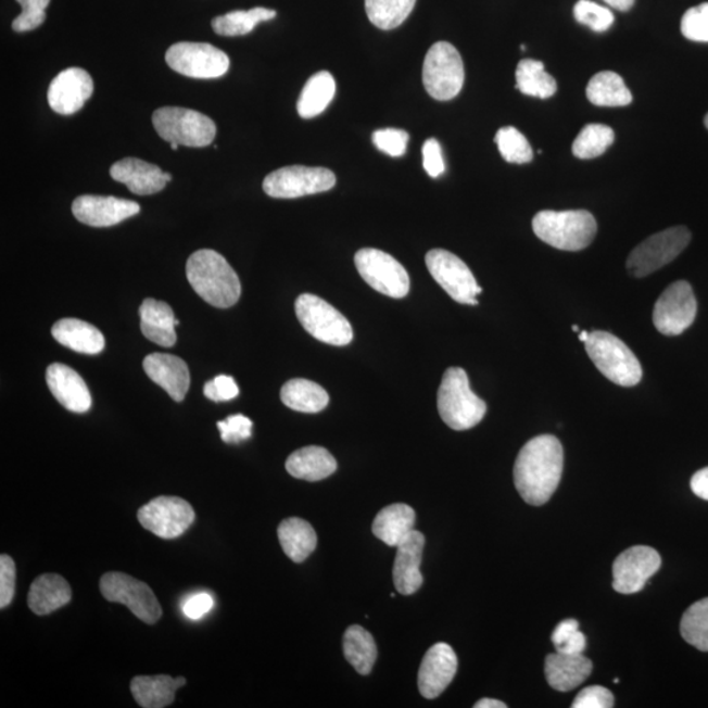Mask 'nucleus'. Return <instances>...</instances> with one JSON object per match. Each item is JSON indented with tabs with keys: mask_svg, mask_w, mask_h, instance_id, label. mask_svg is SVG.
<instances>
[{
	"mask_svg": "<svg viewBox=\"0 0 708 708\" xmlns=\"http://www.w3.org/2000/svg\"><path fill=\"white\" fill-rule=\"evenodd\" d=\"M565 452L554 435L543 434L524 445L515 464L518 493L530 505L546 504L560 483Z\"/></svg>",
	"mask_w": 708,
	"mask_h": 708,
	"instance_id": "1",
	"label": "nucleus"
},
{
	"mask_svg": "<svg viewBox=\"0 0 708 708\" xmlns=\"http://www.w3.org/2000/svg\"><path fill=\"white\" fill-rule=\"evenodd\" d=\"M187 278L194 292L214 307L229 308L242 293L236 270L213 250H200L188 258Z\"/></svg>",
	"mask_w": 708,
	"mask_h": 708,
	"instance_id": "2",
	"label": "nucleus"
},
{
	"mask_svg": "<svg viewBox=\"0 0 708 708\" xmlns=\"http://www.w3.org/2000/svg\"><path fill=\"white\" fill-rule=\"evenodd\" d=\"M438 407L441 419L454 431L477 427L486 413V404L472 393L469 376L463 368H448L442 377Z\"/></svg>",
	"mask_w": 708,
	"mask_h": 708,
	"instance_id": "3",
	"label": "nucleus"
},
{
	"mask_svg": "<svg viewBox=\"0 0 708 708\" xmlns=\"http://www.w3.org/2000/svg\"><path fill=\"white\" fill-rule=\"evenodd\" d=\"M533 231L556 250L577 252L593 242L597 223L586 211H543L533 218Z\"/></svg>",
	"mask_w": 708,
	"mask_h": 708,
	"instance_id": "4",
	"label": "nucleus"
},
{
	"mask_svg": "<svg viewBox=\"0 0 708 708\" xmlns=\"http://www.w3.org/2000/svg\"><path fill=\"white\" fill-rule=\"evenodd\" d=\"M586 353L596 368L612 383L632 388L642 381L640 359L621 339L609 332H591L585 341Z\"/></svg>",
	"mask_w": 708,
	"mask_h": 708,
	"instance_id": "5",
	"label": "nucleus"
},
{
	"mask_svg": "<svg viewBox=\"0 0 708 708\" xmlns=\"http://www.w3.org/2000/svg\"><path fill=\"white\" fill-rule=\"evenodd\" d=\"M157 135L169 143L187 148H205L217 136V126L212 118L198 111L164 106L153 115Z\"/></svg>",
	"mask_w": 708,
	"mask_h": 708,
	"instance_id": "6",
	"label": "nucleus"
},
{
	"mask_svg": "<svg viewBox=\"0 0 708 708\" xmlns=\"http://www.w3.org/2000/svg\"><path fill=\"white\" fill-rule=\"evenodd\" d=\"M422 84L435 100L457 98L465 84L463 56L452 43L435 42L428 50L422 66Z\"/></svg>",
	"mask_w": 708,
	"mask_h": 708,
	"instance_id": "7",
	"label": "nucleus"
},
{
	"mask_svg": "<svg viewBox=\"0 0 708 708\" xmlns=\"http://www.w3.org/2000/svg\"><path fill=\"white\" fill-rule=\"evenodd\" d=\"M295 314L302 327L321 343L344 346L353 340L350 321L319 296L300 295L295 302Z\"/></svg>",
	"mask_w": 708,
	"mask_h": 708,
	"instance_id": "8",
	"label": "nucleus"
},
{
	"mask_svg": "<svg viewBox=\"0 0 708 708\" xmlns=\"http://www.w3.org/2000/svg\"><path fill=\"white\" fill-rule=\"evenodd\" d=\"M692 240V232L685 226L655 233L635 246L628 258V269L636 278H643L666 267L679 257Z\"/></svg>",
	"mask_w": 708,
	"mask_h": 708,
	"instance_id": "9",
	"label": "nucleus"
},
{
	"mask_svg": "<svg viewBox=\"0 0 708 708\" xmlns=\"http://www.w3.org/2000/svg\"><path fill=\"white\" fill-rule=\"evenodd\" d=\"M174 72L194 79H217L229 72L230 59L223 50L204 42H179L166 53Z\"/></svg>",
	"mask_w": 708,
	"mask_h": 708,
	"instance_id": "10",
	"label": "nucleus"
},
{
	"mask_svg": "<svg viewBox=\"0 0 708 708\" xmlns=\"http://www.w3.org/2000/svg\"><path fill=\"white\" fill-rule=\"evenodd\" d=\"M337 176L324 167L289 166L265 177L264 192L274 199H299L303 195L330 191Z\"/></svg>",
	"mask_w": 708,
	"mask_h": 708,
	"instance_id": "11",
	"label": "nucleus"
},
{
	"mask_svg": "<svg viewBox=\"0 0 708 708\" xmlns=\"http://www.w3.org/2000/svg\"><path fill=\"white\" fill-rule=\"evenodd\" d=\"M100 591L110 603L123 604L142 622L154 624L162 617L160 600L148 584L123 572L105 573Z\"/></svg>",
	"mask_w": 708,
	"mask_h": 708,
	"instance_id": "12",
	"label": "nucleus"
},
{
	"mask_svg": "<svg viewBox=\"0 0 708 708\" xmlns=\"http://www.w3.org/2000/svg\"><path fill=\"white\" fill-rule=\"evenodd\" d=\"M359 276L378 293L401 300L409 292V276L395 257L376 249L359 250L354 256Z\"/></svg>",
	"mask_w": 708,
	"mask_h": 708,
	"instance_id": "13",
	"label": "nucleus"
},
{
	"mask_svg": "<svg viewBox=\"0 0 708 708\" xmlns=\"http://www.w3.org/2000/svg\"><path fill=\"white\" fill-rule=\"evenodd\" d=\"M426 264L434 281L455 302L478 305L477 295L483 290L478 286L470 268L458 256L446 250L435 249L428 252Z\"/></svg>",
	"mask_w": 708,
	"mask_h": 708,
	"instance_id": "14",
	"label": "nucleus"
},
{
	"mask_svg": "<svg viewBox=\"0 0 708 708\" xmlns=\"http://www.w3.org/2000/svg\"><path fill=\"white\" fill-rule=\"evenodd\" d=\"M194 518L192 505L176 496L156 497L138 510L139 523L163 540L185 534Z\"/></svg>",
	"mask_w": 708,
	"mask_h": 708,
	"instance_id": "15",
	"label": "nucleus"
},
{
	"mask_svg": "<svg viewBox=\"0 0 708 708\" xmlns=\"http://www.w3.org/2000/svg\"><path fill=\"white\" fill-rule=\"evenodd\" d=\"M697 300L691 283L678 281L666 289L654 308L656 330L666 337H678L694 324Z\"/></svg>",
	"mask_w": 708,
	"mask_h": 708,
	"instance_id": "16",
	"label": "nucleus"
},
{
	"mask_svg": "<svg viewBox=\"0 0 708 708\" xmlns=\"http://www.w3.org/2000/svg\"><path fill=\"white\" fill-rule=\"evenodd\" d=\"M660 567L661 556L655 548L634 546L625 549L612 565V587L621 594L641 592Z\"/></svg>",
	"mask_w": 708,
	"mask_h": 708,
	"instance_id": "17",
	"label": "nucleus"
},
{
	"mask_svg": "<svg viewBox=\"0 0 708 708\" xmlns=\"http://www.w3.org/2000/svg\"><path fill=\"white\" fill-rule=\"evenodd\" d=\"M74 217L92 227H111L137 216L141 206L135 201L112 198V195H80L73 202Z\"/></svg>",
	"mask_w": 708,
	"mask_h": 708,
	"instance_id": "18",
	"label": "nucleus"
},
{
	"mask_svg": "<svg viewBox=\"0 0 708 708\" xmlns=\"http://www.w3.org/2000/svg\"><path fill=\"white\" fill-rule=\"evenodd\" d=\"M91 75L80 67H69L56 75L48 91L50 109L63 116L74 115L92 97Z\"/></svg>",
	"mask_w": 708,
	"mask_h": 708,
	"instance_id": "19",
	"label": "nucleus"
},
{
	"mask_svg": "<svg viewBox=\"0 0 708 708\" xmlns=\"http://www.w3.org/2000/svg\"><path fill=\"white\" fill-rule=\"evenodd\" d=\"M458 659L446 643L434 644L423 656L417 685L423 698L434 699L444 693L455 678Z\"/></svg>",
	"mask_w": 708,
	"mask_h": 708,
	"instance_id": "20",
	"label": "nucleus"
},
{
	"mask_svg": "<svg viewBox=\"0 0 708 708\" xmlns=\"http://www.w3.org/2000/svg\"><path fill=\"white\" fill-rule=\"evenodd\" d=\"M113 180L123 182L131 193L138 195L155 194L163 191L173 180V176L151 164L137 157H125L111 167Z\"/></svg>",
	"mask_w": 708,
	"mask_h": 708,
	"instance_id": "21",
	"label": "nucleus"
},
{
	"mask_svg": "<svg viewBox=\"0 0 708 708\" xmlns=\"http://www.w3.org/2000/svg\"><path fill=\"white\" fill-rule=\"evenodd\" d=\"M423 546H426V536L417 530L410 531L406 540L396 546L393 570L394 585L403 596H410L422 585L420 566Z\"/></svg>",
	"mask_w": 708,
	"mask_h": 708,
	"instance_id": "22",
	"label": "nucleus"
},
{
	"mask_svg": "<svg viewBox=\"0 0 708 708\" xmlns=\"http://www.w3.org/2000/svg\"><path fill=\"white\" fill-rule=\"evenodd\" d=\"M143 369L151 381L161 385L175 402H182L191 384L188 365L168 353H151L143 359Z\"/></svg>",
	"mask_w": 708,
	"mask_h": 708,
	"instance_id": "23",
	"label": "nucleus"
},
{
	"mask_svg": "<svg viewBox=\"0 0 708 708\" xmlns=\"http://www.w3.org/2000/svg\"><path fill=\"white\" fill-rule=\"evenodd\" d=\"M47 383L55 400L72 413L85 414L91 408V394L84 378L67 365H50L47 370Z\"/></svg>",
	"mask_w": 708,
	"mask_h": 708,
	"instance_id": "24",
	"label": "nucleus"
},
{
	"mask_svg": "<svg viewBox=\"0 0 708 708\" xmlns=\"http://www.w3.org/2000/svg\"><path fill=\"white\" fill-rule=\"evenodd\" d=\"M593 663L584 654L566 655L555 653L545 661V674L548 685L556 692L567 693L577 688L590 678Z\"/></svg>",
	"mask_w": 708,
	"mask_h": 708,
	"instance_id": "25",
	"label": "nucleus"
},
{
	"mask_svg": "<svg viewBox=\"0 0 708 708\" xmlns=\"http://www.w3.org/2000/svg\"><path fill=\"white\" fill-rule=\"evenodd\" d=\"M139 316L144 338L164 347L176 344V318L174 309L166 302L144 300L139 308Z\"/></svg>",
	"mask_w": 708,
	"mask_h": 708,
	"instance_id": "26",
	"label": "nucleus"
},
{
	"mask_svg": "<svg viewBox=\"0 0 708 708\" xmlns=\"http://www.w3.org/2000/svg\"><path fill=\"white\" fill-rule=\"evenodd\" d=\"M72 600V587L55 573L41 574L30 585L28 605L37 616H48Z\"/></svg>",
	"mask_w": 708,
	"mask_h": 708,
	"instance_id": "27",
	"label": "nucleus"
},
{
	"mask_svg": "<svg viewBox=\"0 0 708 708\" xmlns=\"http://www.w3.org/2000/svg\"><path fill=\"white\" fill-rule=\"evenodd\" d=\"M187 684L185 678L169 675H138L130 682V691L137 704L143 708H164L174 704L175 692Z\"/></svg>",
	"mask_w": 708,
	"mask_h": 708,
	"instance_id": "28",
	"label": "nucleus"
},
{
	"mask_svg": "<svg viewBox=\"0 0 708 708\" xmlns=\"http://www.w3.org/2000/svg\"><path fill=\"white\" fill-rule=\"evenodd\" d=\"M337 469V459L320 446L302 447L290 455L287 460V470L290 476L307 480V482H319V480L331 477Z\"/></svg>",
	"mask_w": 708,
	"mask_h": 708,
	"instance_id": "29",
	"label": "nucleus"
},
{
	"mask_svg": "<svg viewBox=\"0 0 708 708\" xmlns=\"http://www.w3.org/2000/svg\"><path fill=\"white\" fill-rule=\"evenodd\" d=\"M416 514L407 504H391L372 521V534L390 547H396L415 530Z\"/></svg>",
	"mask_w": 708,
	"mask_h": 708,
	"instance_id": "30",
	"label": "nucleus"
},
{
	"mask_svg": "<svg viewBox=\"0 0 708 708\" xmlns=\"http://www.w3.org/2000/svg\"><path fill=\"white\" fill-rule=\"evenodd\" d=\"M53 338L68 350L98 354L104 350L105 340L97 327L79 319H61L52 328Z\"/></svg>",
	"mask_w": 708,
	"mask_h": 708,
	"instance_id": "31",
	"label": "nucleus"
},
{
	"mask_svg": "<svg viewBox=\"0 0 708 708\" xmlns=\"http://www.w3.org/2000/svg\"><path fill=\"white\" fill-rule=\"evenodd\" d=\"M283 553L294 562L305 561L314 553L318 536L307 521L299 517L283 520L277 530Z\"/></svg>",
	"mask_w": 708,
	"mask_h": 708,
	"instance_id": "32",
	"label": "nucleus"
},
{
	"mask_svg": "<svg viewBox=\"0 0 708 708\" xmlns=\"http://www.w3.org/2000/svg\"><path fill=\"white\" fill-rule=\"evenodd\" d=\"M281 401L287 407L303 414H318L330 402L327 391L308 379L296 378L281 389Z\"/></svg>",
	"mask_w": 708,
	"mask_h": 708,
	"instance_id": "33",
	"label": "nucleus"
},
{
	"mask_svg": "<svg viewBox=\"0 0 708 708\" xmlns=\"http://www.w3.org/2000/svg\"><path fill=\"white\" fill-rule=\"evenodd\" d=\"M337 92V84L331 73L320 72L313 75L307 80L301 92L299 104V115L302 118L309 119L321 115L331 104Z\"/></svg>",
	"mask_w": 708,
	"mask_h": 708,
	"instance_id": "34",
	"label": "nucleus"
},
{
	"mask_svg": "<svg viewBox=\"0 0 708 708\" xmlns=\"http://www.w3.org/2000/svg\"><path fill=\"white\" fill-rule=\"evenodd\" d=\"M586 98L597 106H625L632 103V94L621 75L615 72H600L590 80Z\"/></svg>",
	"mask_w": 708,
	"mask_h": 708,
	"instance_id": "35",
	"label": "nucleus"
},
{
	"mask_svg": "<svg viewBox=\"0 0 708 708\" xmlns=\"http://www.w3.org/2000/svg\"><path fill=\"white\" fill-rule=\"evenodd\" d=\"M343 649L345 659L359 674L371 672L377 660V644L369 631L362 625H351L344 634Z\"/></svg>",
	"mask_w": 708,
	"mask_h": 708,
	"instance_id": "36",
	"label": "nucleus"
},
{
	"mask_svg": "<svg viewBox=\"0 0 708 708\" xmlns=\"http://www.w3.org/2000/svg\"><path fill=\"white\" fill-rule=\"evenodd\" d=\"M516 88L527 97L548 99L554 97L558 85L549 75L543 62L522 60L516 69Z\"/></svg>",
	"mask_w": 708,
	"mask_h": 708,
	"instance_id": "37",
	"label": "nucleus"
},
{
	"mask_svg": "<svg viewBox=\"0 0 708 708\" xmlns=\"http://www.w3.org/2000/svg\"><path fill=\"white\" fill-rule=\"evenodd\" d=\"M277 16L275 10L255 8L250 11H233L213 18V30L219 36H245L256 28L258 23L271 21Z\"/></svg>",
	"mask_w": 708,
	"mask_h": 708,
	"instance_id": "38",
	"label": "nucleus"
},
{
	"mask_svg": "<svg viewBox=\"0 0 708 708\" xmlns=\"http://www.w3.org/2000/svg\"><path fill=\"white\" fill-rule=\"evenodd\" d=\"M415 4L416 0H365V10L377 28L391 30L407 21Z\"/></svg>",
	"mask_w": 708,
	"mask_h": 708,
	"instance_id": "39",
	"label": "nucleus"
},
{
	"mask_svg": "<svg viewBox=\"0 0 708 708\" xmlns=\"http://www.w3.org/2000/svg\"><path fill=\"white\" fill-rule=\"evenodd\" d=\"M615 131L608 125H586L574 139L572 153L579 160H593L603 155L615 142Z\"/></svg>",
	"mask_w": 708,
	"mask_h": 708,
	"instance_id": "40",
	"label": "nucleus"
},
{
	"mask_svg": "<svg viewBox=\"0 0 708 708\" xmlns=\"http://www.w3.org/2000/svg\"><path fill=\"white\" fill-rule=\"evenodd\" d=\"M680 631L686 643L708 653V598L697 600L685 611Z\"/></svg>",
	"mask_w": 708,
	"mask_h": 708,
	"instance_id": "41",
	"label": "nucleus"
},
{
	"mask_svg": "<svg viewBox=\"0 0 708 708\" xmlns=\"http://www.w3.org/2000/svg\"><path fill=\"white\" fill-rule=\"evenodd\" d=\"M495 142L502 156L508 163L524 164L533 161V149H531L527 137L514 126H505L498 130Z\"/></svg>",
	"mask_w": 708,
	"mask_h": 708,
	"instance_id": "42",
	"label": "nucleus"
},
{
	"mask_svg": "<svg viewBox=\"0 0 708 708\" xmlns=\"http://www.w3.org/2000/svg\"><path fill=\"white\" fill-rule=\"evenodd\" d=\"M552 641L556 653L560 654H584L586 648V636L579 630L577 619H565L556 625Z\"/></svg>",
	"mask_w": 708,
	"mask_h": 708,
	"instance_id": "43",
	"label": "nucleus"
},
{
	"mask_svg": "<svg viewBox=\"0 0 708 708\" xmlns=\"http://www.w3.org/2000/svg\"><path fill=\"white\" fill-rule=\"evenodd\" d=\"M573 15L580 24L586 25L587 28L598 31V34L610 29L612 23H615L612 12L608 8H604V5L592 2V0H579L574 4Z\"/></svg>",
	"mask_w": 708,
	"mask_h": 708,
	"instance_id": "44",
	"label": "nucleus"
},
{
	"mask_svg": "<svg viewBox=\"0 0 708 708\" xmlns=\"http://www.w3.org/2000/svg\"><path fill=\"white\" fill-rule=\"evenodd\" d=\"M681 31L687 40L708 42V3H701L685 12L681 21Z\"/></svg>",
	"mask_w": 708,
	"mask_h": 708,
	"instance_id": "45",
	"label": "nucleus"
},
{
	"mask_svg": "<svg viewBox=\"0 0 708 708\" xmlns=\"http://www.w3.org/2000/svg\"><path fill=\"white\" fill-rule=\"evenodd\" d=\"M17 2L21 3L23 12L12 23V29L22 34L39 28L46 22V11L50 0H17Z\"/></svg>",
	"mask_w": 708,
	"mask_h": 708,
	"instance_id": "46",
	"label": "nucleus"
},
{
	"mask_svg": "<svg viewBox=\"0 0 708 708\" xmlns=\"http://www.w3.org/2000/svg\"><path fill=\"white\" fill-rule=\"evenodd\" d=\"M408 139V132L401 129H381L372 135L375 147L393 157H400L406 153Z\"/></svg>",
	"mask_w": 708,
	"mask_h": 708,
	"instance_id": "47",
	"label": "nucleus"
},
{
	"mask_svg": "<svg viewBox=\"0 0 708 708\" xmlns=\"http://www.w3.org/2000/svg\"><path fill=\"white\" fill-rule=\"evenodd\" d=\"M252 426L254 423L244 415H232L217 423L220 438L226 444H239V442L249 440L252 434Z\"/></svg>",
	"mask_w": 708,
	"mask_h": 708,
	"instance_id": "48",
	"label": "nucleus"
},
{
	"mask_svg": "<svg viewBox=\"0 0 708 708\" xmlns=\"http://www.w3.org/2000/svg\"><path fill=\"white\" fill-rule=\"evenodd\" d=\"M16 567L11 556H0V608L5 609L15 596Z\"/></svg>",
	"mask_w": 708,
	"mask_h": 708,
	"instance_id": "49",
	"label": "nucleus"
},
{
	"mask_svg": "<svg viewBox=\"0 0 708 708\" xmlns=\"http://www.w3.org/2000/svg\"><path fill=\"white\" fill-rule=\"evenodd\" d=\"M615 706V695L603 686H590L581 691L574 698L572 708H611Z\"/></svg>",
	"mask_w": 708,
	"mask_h": 708,
	"instance_id": "50",
	"label": "nucleus"
},
{
	"mask_svg": "<svg viewBox=\"0 0 708 708\" xmlns=\"http://www.w3.org/2000/svg\"><path fill=\"white\" fill-rule=\"evenodd\" d=\"M204 394L213 402H229L239 395V388L230 376H218L204 385Z\"/></svg>",
	"mask_w": 708,
	"mask_h": 708,
	"instance_id": "51",
	"label": "nucleus"
},
{
	"mask_svg": "<svg viewBox=\"0 0 708 708\" xmlns=\"http://www.w3.org/2000/svg\"><path fill=\"white\" fill-rule=\"evenodd\" d=\"M422 166L433 179H438V177L445 173V161L444 156H442V149L438 139L431 138L423 143Z\"/></svg>",
	"mask_w": 708,
	"mask_h": 708,
	"instance_id": "52",
	"label": "nucleus"
},
{
	"mask_svg": "<svg viewBox=\"0 0 708 708\" xmlns=\"http://www.w3.org/2000/svg\"><path fill=\"white\" fill-rule=\"evenodd\" d=\"M213 606L214 599L211 594L200 592L188 597L185 603H182L181 610L182 615L187 618L192 619V621H199V619L205 617L207 612L213 609Z\"/></svg>",
	"mask_w": 708,
	"mask_h": 708,
	"instance_id": "53",
	"label": "nucleus"
},
{
	"mask_svg": "<svg viewBox=\"0 0 708 708\" xmlns=\"http://www.w3.org/2000/svg\"><path fill=\"white\" fill-rule=\"evenodd\" d=\"M691 486L695 495L708 502V467L694 473Z\"/></svg>",
	"mask_w": 708,
	"mask_h": 708,
	"instance_id": "54",
	"label": "nucleus"
},
{
	"mask_svg": "<svg viewBox=\"0 0 708 708\" xmlns=\"http://www.w3.org/2000/svg\"><path fill=\"white\" fill-rule=\"evenodd\" d=\"M604 2L610 5L611 9L628 12L632 9V5H634L635 0H604Z\"/></svg>",
	"mask_w": 708,
	"mask_h": 708,
	"instance_id": "55",
	"label": "nucleus"
},
{
	"mask_svg": "<svg viewBox=\"0 0 708 708\" xmlns=\"http://www.w3.org/2000/svg\"><path fill=\"white\" fill-rule=\"evenodd\" d=\"M476 708H507V705L504 704V701L496 700V699H490V698H484L480 699L477 701L476 705H473Z\"/></svg>",
	"mask_w": 708,
	"mask_h": 708,
	"instance_id": "56",
	"label": "nucleus"
},
{
	"mask_svg": "<svg viewBox=\"0 0 708 708\" xmlns=\"http://www.w3.org/2000/svg\"><path fill=\"white\" fill-rule=\"evenodd\" d=\"M590 334H591V332L580 331V332H579V340H580V341H584V343H585V341H586L587 339H590Z\"/></svg>",
	"mask_w": 708,
	"mask_h": 708,
	"instance_id": "57",
	"label": "nucleus"
},
{
	"mask_svg": "<svg viewBox=\"0 0 708 708\" xmlns=\"http://www.w3.org/2000/svg\"><path fill=\"white\" fill-rule=\"evenodd\" d=\"M169 147H170V149H173V150H177V149H179L180 144H177V143H169Z\"/></svg>",
	"mask_w": 708,
	"mask_h": 708,
	"instance_id": "58",
	"label": "nucleus"
},
{
	"mask_svg": "<svg viewBox=\"0 0 708 708\" xmlns=\"http://www.w3.org/2000/svg\"><path fill=\"white\" fill-rule=\"evenodd\" d=\"M572 330H573L574 332H580V328H579V326H577V325L572 326Z\"/></svg>",
	"mask_w": 708,
	"mask_h": 708,
	"instance_id": "59",
	"label": "nucleus"
},
{
	"mask_svg": "<svg viewBox=\"0 0 708 708\" xmlns=\"http://www.w3.org/2000/svg\"><path fill=\"white\" fill-rule=\"evenodd\" d=\"M705 125H706V128L708 129V113H707V115L705 117Z\"/></svg>",
	"mask_w": 708,
	"mask_h": 708,
	"instance_id": "60",
	"label": "nucleus"
}]
</instances>
